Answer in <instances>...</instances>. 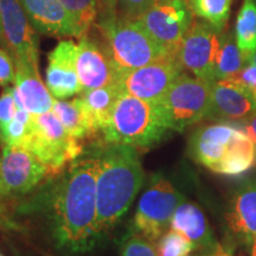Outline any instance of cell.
<instances>
[{
	"mask_svg": "<svg viewBox=\"0 0 256 256\" xmlns=\"http://www.w3.org/2000/svg\"><path fill=\"white\" fill-rule=\"evenodd\" d=\"M94 154L78 158L64 170L48 191V218L54 246L68 255L92 252L101 238L98 232Z\"/></svg>",
	"mask_w": 256,
	"mask_h": 256,
	"instance_id": "1",
	"label": "cell"
},
{
	"mask_svg": "<svg viewBox=\"0 0 256 256\" xmlns=\"http://www.w3.org/2000/svg\"><path fill=\"white\" fill-rule=\"evenodd\" d=\"M98 232L100 238L110 232L122 218L136 200L144 183V168L138 150L121 144H107L96 153Z\"/></svg>",
	"mask_w": 256,
	"mask_h": 256,
	"instance_id": "2",
	"label": "cell"
},
{
	"mask_svg": "<svg viewBox=\"0 0 256 256\" xmlns=\"http://www.w3.org/2000/svg\"><path fill=\"white\" fill-rule=\"evenodd\" d=\"M168 130L158 104L121 92L101 133L106 144L147 150L162 142Z\"/></svg>",
	"mask_w": 256,
	"mask_h": 256,
	"instance_id": "3",
	"label": "cell"
},
{
	"mask_svg": "<svg viewBox=\"0 0 256 256\" xmlns=\"http://www.w3.org/2000/svg\"><path fill=\"white\" fill-rule=\"evenodd\" d=\"M98 28L104 37L106 49L120 74L170 56L139 19H128L119 14L104 17L98 19Z\"/></svg>",
	"mask_w": 256,
	"mask_h": 256,
	"instance_id": "4",
	"label": "cell"
},
{
	"mask_svg": "<svg viewBox=\"0 0 256 256\" xmlns=\"http://www.w3.org/2000/svg\"><path fill=\"white\" fill-rule=\"evenodd\" d=\"M211 83L183 72L174 80L156 104L170 130L183 132L209 116Z\"/></svg>",
	"mask_w": 256,
	"mask_h": 256,
	"instance_id": "5",
	"label": "cell"
},
{
	"mask_svg": "<svg viewBox=\"0 0 256 256\" xmlns=\"http://www.w3.org/2000/svg\"><path fill=\"white\" fill-rule=\"evenodd\" d=\"M78 142L50 110L32 115L31 134L25 148L46 165L49 176H57L81 156L83 148Z\"/></svg>",
	"mask_w": 256,
	"mask_h": 256,
	"instance_id": "6",
	"label": "cell"
},
{
	"mask_svg": "<svg viewBox=\"0 0 256 256\" xmlns=\"http://www.w3.org/2000/svg\"><path fill=\"white\" fill-rule=\"evenodd\" d=\"M185 197L168 180L158 178L140 197L133 218V232L156 242L170 229L171 220Z\"/></svg>",
	"mask_w": 256,
	"mask_h": 256,
	"instance_id": "7",
	"label": "cell"
},
{
	"mask_svg": "<svg viewBox=\"0 0 256 256\" xmlns=\"http://www.w3.org/2000/svg\"><path fill=\"white\" fill-rule=\"evenodd\" d=\"M192 14L188 0H156L139 20L170 56L177 57L182 42L192 25Z\"/></svg>",
	"mask_w": 256,
	"mask_h": 256,
	"instance_id": "8",
	"label": "cell"
},
{
	"mask_svg": "<svg viewBox=\"0 0 256 256\" xmlns=\"http://www.w3.org/2000/svg\"><path fill=\"white\" fill-rule=\"evenodd\" d=\"M242 134V128L234 127L228 122L198 128L188 142L190 156L210 171L223 174L235 158Z\"/></svg>",
	"mask_w": 256,
	"mask_h": 256,
	"instance_id": "9",
	"label": "cell"
},
{
	"mask_svg": "<svg viewBox=\"0 0 256 256\" xmlns=\"http://www.w3.org/2000/svg\"><path fill=\"white\" fill-rule=\"evenodd\" d=\"M218 28L208 22H196L185 34L178 51V60L198 78L215 81V69L222 36Z\"/></svg>",
	"mask_w": 256,
	"mask_h": 256,
	"instance_id": "10",
	"label": "cell"
},
{
	"mask_svg": "<svg viewBox=\"0 0 256 256\" xmlns=\"http://www.w3.org/2000/svg\"><path fill=\"white\" fill-rule=\"evenodd\" d=\"M2 46L11 54L14 62L38 68L40 40L19 0H0Z\"/></svg>",
	"mask_w": 256,
	"mask_h": 256,
	"instance_id": "11",
	"label": "cell"
},
{
	"mask_svg": "<svg viewBox=\"0 0 256 256\" xmlns=\"http://www.w3.org/2000/svg\"><path fill=\"white\" fill-rule=\"evenodd\" d=\"M183 72L178 57H164L140 68L121 72L116 84L121 92L158 104Z\"/></svg>",
	"mask_w": 256,
	"mask_h": 256,
	"instance_id": "12",
	"label": "cell"
},
{
	"mask_svg": "<svg viewBox=\"0 0 256 256\" xmlns=\"http://www.w3.org/2000/svg\"><path fill=\"white\" fill-rule=\"evenodd\" d=\"M49 176L46 165L25 147L2 146V197H19L34 191Z\"/></svg>",
	"mask_w": 256,
	"mask_h": 256,
	"instance_id": "13",
	"label": "cell"
},
{
	"mask_svg": "<svg viewBox=\"0 0 256 256\" xmlns=\"http://www.w3.org/2000/svg\"><path fill=\"white\" fill-rule=\"evenodd\" d=\"M76 69L81 92L114 84L120 75L106 46L90 40L87 34L80 38L78 43Z\"/></svg>",
	"mask_w": 256,
	"mask_h": 256,
	"instance_id": "14",
	"label": "cell"
},
{
	"mask_svg": "<svg viewBox=\"0 0 256 256\" xmlns=\"http://www.w3.org/2000/svg\"><path fill=\"white\" fill-rule=\"evenodd\" d=\"M76 51L78 44L66 40H60L48 56L46 84L57 100H66L82 92L76 69Z\"/></svg>",
	"mask_w": 256,
	"mask_h": 256,
	"instance_id": "15",
	"label": "cell"
},
{
	"mask_svg": "<svg viewBox=\"0 0 256 256\" xmlns=\"http://www.w3.org/2000/svg\"><path fill=\"white\" fill-rule=\"evenodd\" d=\"M256 112V102L238 78L216 80L211 83V106L208 118L243 121Z\"/></svg>",
	"mask_w": 256,
	"mask_h": 256,
	"instance_id": "16",
	"label": "cell"
},
{
	"mask_svg": "<svg viewBox=\"0 0 256 256\" xmlns=\"http://www.w3.org/2000/svg\"><path fill=\"white\" fill-rule=\"evenodd\" d=\"M38 34L55 37L81 38L75 20L60 0H19Z\"/></svg>",
	"mask_w": 256,
	"mask_h": 256,
	"instance_id": "17",
	"label": "cell"
},
{
	"mask_svg": "<svg viewBox=\"0 0 256 256\" xmlns=\"http://www.w3.org/2000/svg\"><path fill=\"white\" fill-rule=\"evenodd\" d=\"M14 88L24 108L32 115L43 114L52 110L55 98L42 81L40 70L30 64L14 62Z\"/></svg>",
	"mask_w": 256,
	"mask_h": 256,
	"instance_id": "18",
	"label": "cell"
},
{
	"mask_svg": "<svg viewBox=\"0 0 256 256\" xmlns=\"http://www.w3.org/2000/svg\"><path fill=\"white\" fill-rule=\"evenodd\" d=\"M170 229H174L186 236L191 242L194 243L197 250L214 249L220 246L200 208L186 200H184L176 209Z\"/></svg>",
	"mask_w": 256,
	"mask_h": 256,
	"instance_id": "19",
	"label": "cell"
},
{
	"mask_svg": "<svg viewBox=\"0 0 256 256\" xmlns=\"http://www.w3.org/2000/svg\"><path fill=\"white\" fill-rule=\"evenodd\" d=\"M226 218L229 228L247 243L256 238V179L244 182L238 188Z\"/></svg>",
	"mask_w": 256,
	"mask_h": 256,
	"instance_id": "20",
	"label": "cell"
},
{
	"mask_svg": "<svg viewBox=\"0 0 256 256\" xmlns=\"http://www.w3.org/2000/svg\"><path fill=\"white\" fill-rule=\"evenodd\" d=\"M120 95L121 90L116 83L80 94V98L84 106L95 133L102 132L108 124Z\"/></svg>",
	"mask_w": 256,
	"mask_h": 256,
	"instance_id": "21",
	"label": "cell"
},
{
	"mask_svg": "<svg viewBox=\"0 0 256 256\" xmlns=\"http://www.w3.org/2000/svg\"><path fill=\"white\" fill-rule=\"evenodd\" d=\"M51 112L56 115L66 132L75 139L83 140L96 134L80 96L72 101L55 98Z\"/></svg>",
	"mask_w": 256,
	"mask_h": 256,
	"instance_id": "22",
	"label": "cell"
},
{
	"mask_svg": "<svg viewBox=\"0 0 256 256\" xmlns=\"http://www.w3.org/2000/svg\"><path fill=\"white\" fill-rule=\"evenodd\" d=\"M247 64L248 57L240 49L232 34H223L216 62L215 81L236 78Z\"/></svg>",
	"mask_w": 256,
	"mask_h": 256,
	"instance_id": "23",
	"label": "cell"
},
{
	"mask_svg": "<svg viewBox=\"0 0 256 256\" xmlns=\"http://www.w3.org/2000/svg\"><path fill=\"white\" fill-rule=\"evenodd\" d=\"M236 43L243 54L250 58L256 50V4L244 0L238 11L235 28Z\"/></svg>",
	"mask_w": 256,
	"mask_h": 256,
	"instance_id": "24",
	"label": "cell"
},
{
	"mask_svg": "<svg viewBox=\"0 0 256 256\" xmlns=\"http://www.w3.org/2000/svg\"><path fill=\"white\" fill-rule=\"evenodd\" d=\"M32 114L20 107L14 119L0 130V142L2 146L25 147L31 134Z\"/></svg>",
	"mask_w": 256,
	"mask_h": 256,
	"instance_id": "25",
	"label": "cell"
},
{
	"mask_svg": "<svg viewBox=\"0 0 256 256\" xmlns=\"http://www.w3.org/2000/svg\"><path fill=\"white\" fill-rule=\"evenodd\" d=\"M232 0H190L194 14L222 30L228 22Z\"/></svg>",
	"mask_w": 256,
	"mask_h": 256,
	"instance_id": "26",
	"label": "cell"
},
{
	"mask_svg": "<svg viewBox=\"0 0 256 256\" xmlns=\"http://www.w3.org/2000/svg\"><path fill=\"white\" fill-rule=\"evenodd\" d=\"M60 2L72 14L81 32V37L86 36L98 17V0H60Z\"/></svg>",
	"mask_w": 256,
	"mask_h": 256,
	"instance_id": "27",
	"label": "cell"
},
{
	"mask_svg": "<svg viewBox=\"0 0 256 256\" xmlns=\"http://www.w3.org/2000/svg\"><path fill=\"white\" fill-rule=\"evenodd\" d=\"M159 256H190L196 246L182 232L170 229L156 242Z\"/></svg>",
	"mask_w": 256,
	"mask_h": 256,
	"instance_id": "28",
	"label": "cell"
},
{
	"mask_svg": "<svg viewBox=\"0 0 256 256\" xmlns=\"http://www.w3.org/2000/svg\"><path fill=\"white\" fill-rule=\"evenodd\" d=\"M120 256H159L156 242L136 235L124 240L120 247Z\"/></svg>",
	"mask_w": 256,
	"mask_h": 256,
	"instance_id": "29",
	"label": "cell"
},
{
	"mask_svg": "<svg viewBox=\"0 0 256 256\" xmlns=\"http://www.w3.org/2000/svg\"><path fill=\"white\" fill-rule=\"evenodd\" d=\"M154 2L156 0H119V16L128 19H139Z\"/></svg>",
	"mask_w": 256,
	"mask_h": 256,
	"instance_id": "30",
	"label": "cell"
},
{
	"mask_svg": "<svg viewBox=\"0 0 256 256\" xmlns=\"http://www.w3.org/2000/svg\"><path fill=\"white\" fill-rule=\"evenodd\" d=\"M17 110L12 87H5V90L0 95V130L14 119Z\"/></svg>",
	"mask_w": 256,
	"mask_h": 256,
	"instance_id": "31",
	"label": "cell"
},
{
	"mask_svg": "<svg viewBox=\"0 0 256 256\" xmlns=\"http://www.w3.org/2000/svg\"><path fill=\"white\" fill-rule=\"evenodd\" d=\"M16 81V64L14 57L6 49L0 48V87H8Z\"/></svg>",
	"mask_w": 256,
	"mask_h": 256,
	"instance_id": "32",
	"label": "cell"
},
{
	"mask_svg": "<svg viewBox=\"0 0 256 256\" xmlns=\"http://www.w3.org/2000/svg\"><path fill=\"white\" fill-rule=\"evenodd\" d=\"M236 78L241 81L256 102V66L252 63L247 64Z\"/></svg>",
	"mask_w": 256,
	"mask_h": 256,
	"instance_id": "33",
	"label": "cell"
},
{
	"mask_svg": "<svg viewBox=\"0 0 256 256\" xmlns=\"http://www.w3.org/2000/svg\"><path fill=\"white\" fill-rule=\"evenodd\" d=\"M118 4H119V0H98V16H100V18L116 16Z\"/></svg>",
	"mask_w": 256,
	"mask_h": 256,
	"instance_id": "34",
	"label": "cell"
},
{
	"mask_svg": "<svg viewBox=\"0 0 256 256\" xmlns=\"http://www.w3.org/2000/svg\"><path fill=\"white\" fill-rule=\"evenodd\" d=\"M242 124V130L252 138V142L256 144V112H254L250 116L240 122Z\"/></svg>",
	"mask_w": 256,
	"mask_h": 256,
	"instance_id": "35",
	"label": "cell"
},
{
	"mask_svg": "<svg viewBox=\"0 0 256 256\" xmlns=\"http://www.w3.org/2000/svg\"><path fill=\"white\" fill-rule=\"evenodd\" d=\"M222 248L220 246H218L217 248L214 249H202V250H198L197 254L194 255H190V256H217V252H220V249Z\"/></svg>",
	"mask_w": 256,
	"mask_h": 256,
	"instance_id": "36",
	"label": "cell"
},
{
	"mask_svg": "<svg viewBox=\"0 0 256 256\" xmlns=\"http://www.w3.org/2000/svg\"><path fill=\"white\" fill-rule=\"evenodd\" d=\"M249 250H250V256H256V238H252L248 242Z\"/></svg>",
	"mask_w": 256,
	"mask_h": 256,
	"instance_id": "37",
	"label": "cell"
},
{
	"mask_svg": "<svg viewBox=\"0 0 256 256\" xmlns=\"http://www.w3.org/2000/svg\"><path fill=\"white\" fill-rule=\"evenodd\" d=\"M217 256H234V255L229 254V252H226V250H224L223 248H220V252H217Z\"/></svg>",
	"mask_w": 256,
	"mask_h": 256,
	"instance_id": "38",
	"label": "cell"
},
{
	"mask_svg": "<svg viewBox=\"0 0 256 256\" xmlns=\"http://www.w3.org/2000/svg\"><path fill=\"white\" fill-rule=\"evenodd\" d=\"M249 63H252V64H254V66H256V50H255V52L250 56V58H249Z\"/></svg>",
	"mask_w": 256,
	"mask_h": 256,
	"instance_id": "39",
	"label": "cell"
},
{
	"mask_svg": "<svg viewBox=\"0 0 256 256\" xmlns=\"http://www.w3.org/2000/svg\"><path fill=\"white\" fill-rule=\"evenodd\" d=\"M0 197H2V154H0Z\"/></svg>",
	"mask_w": 256,
	"mask_h": 256,
	"instance_id": "40",
	"label": "cell"
},
{
	"mask_svg": "<svg viewBox=\"0 0 256 256\" xmlns=\"http://www.w3.org/2000/svg\"><path fill=\"white\" fill-rule=\"evenodd\" d=\"M0 44H2V23H0Z\"/></svg>",
	"mask_w": 256,
	"mask_h": 256,
	"instance_id": "41",
	"label": "cell"
},
{
	"mask_svg": "<svg viewBox=\"0 0 256 256\" xmlns=\"http://www.w3.org/2000/svg\"><path fill=\"white\" fill-rule=\"evenodd\" d=\"M0 256H5L4 254H2V250H0Z\"/></svg>",
	"mask_w": 256,
	"mask_h": 256,
	"instance_id": "42",
	"label": "cell"
},
{
	"mask_svg": "<svg viewBox=\"0 0 256 256\" xmlns=\"http://www.w3.org/2000/svg\"><path fill=\"white\" fill-rule=\"evenodd\" d=\"M188 4H190V0H188Z\"/></svg>",
	"mask_w": 256,
	"mask_h": 256,
	"instance_id": "43",
	"label": "cell"
},
{
	"mask_svg": "<svg viewBox=\"0 0 256 256\" xmlns=\"http://www.w3.org/2000/svg\"><path fill=\"white\" fill-rule=\"evenodd\" d=\"M254 2H255V4H256V0H254Z\"/></svg>",
	"mask_w": 256,
	"mask_h": 256,
	"instance_id": "44",
	"label": "cell"
}]
</instances>
